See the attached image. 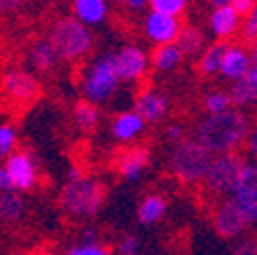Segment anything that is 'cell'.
I'll return each instance as SVG.
<instances>
[{
    "label": "cell",
    "mask_w": 257,
    "mask_h": 255,
    "mask_svg": "<svg viewBox=\"0 0 257 255\" xmlns=\"http://www.w3.org/2000/svg\"><path fill=\"white\" fill-rule=\"evenodd\" d=\"M251 133V120L241 108L206 114L196 124V139L214 155L239 151Z\"/></svg>",
    "instance_id": "obj_1"
},
{
    "label": "cell",
    "mask_w": 257,
    "mask_h": 255,
    "mask_svg": "<svg viewBox=\"0 0 257 255\" xmlns=\"http://www.w3.org/2000/svg\"><path fill=\"white\" fill-rule=\"evenodd\" d=\"M106 200V186L102 180L86 176L78 168L68 172V180L59 192V204L74 218H94Z\"/></svg>",
    "instance_id": "obj_2"
},
{
    "label": "cell",
    "mask_w": 257,
    "mask_h": 255,
    "mask_svg": "<svg viewBox=\"0 0 257 255\" xmlns=\"http://www.w3.org/2000/svg\"><path fill=\"white\" fill-rule=\"evenodd\" d=\"M214 153H210L196 137H186L170 151V172L184 186H200L210 170Z\"/></svg>",
    "instance_id": "obj_3"
},
{
    "label": "cell",
    "mask_w": 257,
    "mask_h": 255,
    "mask_svg": "<svg viewBox=\"0 0 257 255\" xmlns=\"http://www.w3.org/2000/svg\"><path fill=\"white\" fill-rule=\"evenodd\" d=\"M120 84L122 82L114 66V51H104L98 57H94L82 74L84 100L96 106L108 104L120 90Z\"/></svg>",
    "instance_id": "obj_4"
},
{
    "label": "cell",
    "mask_w": 257,
    "mask_h": 255,
    "mask_svg": "<svg viewBox=\"0 0 257 255\" xmlns=\"http://www.w3.org/2000/svg\"><path fill=\"white\" fill-rule=\"evenodd\" d=\"M49 39L63 61H84L94 49V33L76 17H61L49 29Z\"/></svg>",
    "instance_id": "obj_5"
},
{
    "label": "cell",
    "mask_w": 257,
    "mask_h": 255,
    "mask_svg": "<svg viewBox=\"0 0 257 255\" xmlns=\"http://www.w3.org/2000/svg\"><path fill=\"white\" fill-rule=\"evenodd\" d=\"M245 164H247V159L239 151L214 155L210 170L202 184L204 194L214 202L227 198V196H233Z\"/></svg>",
    "instance_id": "obj_6"
},
{
    "label": "cell",
    "mask_w": 257,
    "mask_h": 255,
    "mask_svg": "<svg viewBox=\"0 0 257 255\" xmlns=\"http://www.w3.org/2000/svg\"><path fill=\"white\" fill-rule=\"evenodd\" d=\"M210 218H212V229H214L216 237H220L224 241L241 239L243 233L251 227L243 208L239 206V202L233 196H227V198L214 202Z\"/></svg>",
    "instance_id": "obj_7"
},
{
    "label": "cell",
    "mask_w": 257,
    "mask_h": 255,
    "mask_svg": "<svg viewBox=\"0 0 257 255\" xmlns=\"http://www.w3.org/2000/svg\"><path fill=\"white\" fill-rule=\"evenodd\" d=\"M3 94L15 104H27L39 96V80L27 70H9L0 78Z\"/></svg>",
    "instance_id": "obj_8"
},
{
    "label": "cell",
    "mask_w": 257,
    "mask_h": 255,
    "mask_svg": "<svg viewBox=\"0 0 257 255\" xmlns=\"http://www.w3.org/2000/svg\"><path fill=\"white\" fill-rule=\"evenodd\" d=\"M149 55L139 45H124L114 51V66L122 84H133L145 78L149 70Z\"/></svg>",
    "instance_id": "obj_9"
},
{
    "label": "cell",
    "mask_w": 257,
    "mask_h": 255,
    "mask_svg": "<svg viewBox=\"0 0 257 255\" xmlns=\"http://www.w3.org/2000/svg\"><path fill=\"white\" fill-rule=\"evenodd\" d=\"M7 170H9V176L13 180V188L15 192H29L37 186V180H39V168H37V162L33 153H29L25 149H19L15 151L7 162H5Z\"/></svg>",
    "instance_id": "obj_10"
},
{
    "label": "cell",
    "mask_w": 257,
    "mask_h": 255,
    "mask_svg": "<svg viewBox=\"0 0 257 255\" xmlns=\"http://www.w3.org/2000/svg\"><path fill=\"white\" fill-rule=\"evenodd\" d=\"M233 198L239 202V206L243 208L249 225H257V164L255 162H247L241 178L237 182V188L233 192Z\"/></svg>",
    "instance_id": "obj_11"
},
{
    "label": "cell",
    "mask_w": 257,
    "mask_h": 255,
    "mask_svg": "<svg viewBox=\"0 0 257 255\" xmlns=\"http://www.w3.org/2000/svg\"><path fill=\"white\" fill-rule=\"evenodd\" d=\"M182 29H184V25L180 23V19L168 17L162 13H153V11L145 17V23H143L145 37L155 45L176 43L180 33H182Z\"/></svg>",
    "instance_id": "obj_12"
},
{
    "label": "cell",
    "mask_w": 257,
    "mask_h": 255,
    "mask_svg": "<svg viewBox=\"0 0 257 255\" xmlns=\"http://www.w3.org/2000/svg\"><path fill=\"white\" fill-rule=\"evenodd\" d=\"M170 98L164 92H159L155 88H143L137 96H135V104L133 108L141 114V118L149 124H155L159 120H164L170 112Z\"/></svg>",
    "instance_id": "obj_13"
},
{
    "label": "cell",
    "mask_w": 257,
    "mask_h": 255,
    "mask_svg": "<svg viewBox=\"0 0 257 255\" xmlns=\"http://www.w3.org/2000/svg\"><path fill=\"white\" fill-rule=\"evenodd\" d=\"M149 162H151L149 147L135 145V147H128L122 153H118L116 162H114V168H116V174L122 180L135 182V180H139L143 176V172L147 170Z\"/></svg>",
    "instance_id": "obj_14"
},
{
    "label": "cell",
    "mask_w": 257,
    "mask_h": 255,
    "mask_svg": "<svg viewBox=\"0 0 257 255\" xmlns=\"http://www.w3.org/2000/svg\"><path fill=\"white\" fill-rule=\"evenodd\" d=\"M145 126L147 122L141 118V114L135 108L120 110L110 120V135L118 143H135L145 133Z\"/></svg>",
    "instance_id": "obj_15"
},
{
    "label": "cell",
    "mask_w": 257,
    "mask_h": 255,
    "mask_svg": "<svg viewBox=\"0 0 257 255\" xmlns=\"http://www.w3.org/2000/svg\"><path fill=\"white\" fill-rule=\"evenodd\" d=\"M253 68V55L243 45H229L222 57L220 76L229 82H239Z\"/></svg>",
    "instance_id": "obj_16"
},
{
    "label": "cell",
    "mask_w": 257,
    "mask_h": 255,
    "mask_svg": "<svg viewBox=\"0 0 257 255\" xmlns=\"http://www.w3.org/2000/svg\"><path fill=\"white\" fill-rule=\"evenodd\" d=\"M27 59H29V66L33 68L35 72L49 74V72H53L57 68V63H59L61 57H59L55 45L51 43V39L43 37V39H35V43L29 47Z\"/></svg>",
    "instance_id": "obj_17"
},
{
    "label": "cell",
    "mask_w": 257,
    "mask_h": 255,
    "mask_svg": "<svg viewBox=\"0 0 257 255\" xmlns=\"http://www.w3.org/2000/svg\"><path fill=\"white\" fill-rule=\"evenodd\" d=\"M243 25L241 21V15L229 5V7H218V9H212L210 17H208V27L212 31V35L220 41L233 37L239 27Z\"/></svg>",
    "instance_id": "obj_18"
},
{
    "label": "cell",
    "mask_w": 257,
    "mask_h": 255,
    "mask_svg": "<svg viewBox=\"0 0 257 255\" xmlns=\"http://www.w3.org/2000/svg\"><path fill=\"white\" fill-rule=\"evenodd\" d=\"M229 94L233 98L235 108L243 110L245 106L257 104V63H253V68L249 70L245 78H241L239 82H233Z\"/></svg>",
    "instance_id": "obj_19"
},
{
    "label": "cell",
    "mask_w": 257,
    "mask_h": 255,
    "mask_svg": "<svg viewBox=\"0 0 257 255\" xmlns=\"http://www.w3.org/2000/svg\"><path fill=\"white\" fill-rule=\"evenodd\" d=\"M72 11L80 23L88 27H96L106 21L108 3L106 0H72Z\"/></svg>",
    "instance_id": "obj_20"
},
{
    "label": "cell",
    "mask_w": 257,
    "mask_h": 255,
    "mask_svg": "<svg viewBox=\"0 0 257 255\" xmlns=\"http://www.w3.org/2000/svg\"><path fill=\"white\" fill-rule=\"evenodd\" d=\"M166 212H168L166 196L157 194V192H149L139 202L137 220H139V225H143V227H151V225H157V222L166 216Z\"/></svg>",
    "instance_id": "obj_21"
},
{
    "label": "cell",
    "mask_w": 257,
    "mask_h": 255,
    "mask_svg": "<svg viewBox=\"0 0 257 255\" xmlns=\"http://www.w3.org/2000/svg\"><path fill=\"white\" fill-rule=\"evenodd\" d=\"M229 43L224 41H216V43H210L202 55L198 57V63H196V70L200 76L204 78H212L216 74H220V66H222V57H224V51H227Z\"/></svg>",
    "instance_id": "obj_22"
},
{
    "label": "cell",
    "mask_w": 257,
    "mask_h": 255,
    "mask_svg": "<svg viewBox=\"0 0 257 255\" xmlns=\"http://www.w3.org/2000/svg\"><path fill=\"white\" fill-rule=\"evenodd\" d=\"M182 59H184V53L176 43L157 45L153 49V53H151V66L157 72L168 74V72H174V70H178L182 66Z\"/></svg>",
    "instance_id": "obj_23"
},
{
    "label": "cell",
    "mask_w": 257,
    "mask_h": 255,
    "mask_svg": "<svg viewBox=\"0 0 257 255\" xmlns=\"http://www.w3.org/2000/svg\"><path fill=\"white\" fill-rule=\"evenodd\" d=\"M176 45L182 49L184 57H194V55H202V51L208 47L206 45V35H204V31H200L198 27H184L182 29V33L176 41Z\"/></svg>",
    "instance_id": "obj_24"
},
{
    "label": "cell",
    "mask_w": 257,
    "mask_h": 255,
    "mask_svg": "<svg viewBox=\"0 0 257 255\" xmlns=\"http://www.w3.org/2000/svg\"><path fill=\"white\" fill-rule=\"evenodd\" d=\"M27 214V202L21 192H5L3 194V214L0 222L3 225H19Z\"/></svg>",
    "instance_id": "obj_25"
},
{
    "label": "cell",
    "mask_w": 257,
    "mask_h": 255,
    "mask_svg": "<svg viewBox=\"0 0 257 255\" xmlns=\"http://www.w3.org/2000/svg\"><path fill=\"white\" fill-rule=\"evenodd\" d=\"M72 118H74V124L80 133H92L100 122V112L96 104H92L88 100H80L74 106Z\"/></svg>",
    "instance_id": "obj_26"
},
{
    "label": "cell",
    "mask_w": 257,
    "mask_h": 255,
    "mask_svg": "<svg viewBox=\"0 0 257 255\" xmlns=\"http://www.w3.org/2000/svg\"><path fill=\"white\" fill-rule=\"evenodd\" d=\"M235 108L233 106V98L227 90H210L204 94L202 98V110L206 114H220Z\"/></svg>",
    "instance_id": "obj_27"
},
{
    "label": "cell",
    "mask_w": 257,
    "mask_h": 255,
    "mask_svg": "<svg viewBox=\"0 0 257 255\" xmlns=\"http://www.w3.org/2000/svg\"><path fill=\"white\" fill-rule=\"evenodd\" d=\"M17 143H19V133L15 129V124L0 122V164L7 162L17 151Z\"/></svg>",
    "instance_id": "obj_28"
},
{
    "label": "cell",
    "mask_w": 257,
    "mask_h": 255,
    "mask_svg": "<svg viewBox=\"0 0 257 255\" xmlns=\"http://www.w3.org/2000/svg\"><path fill=\"white\" fill-rule=\"evenodd\" d=\"M149 7H151L153 13H162V15L180 19L186 13L188 0H151Z\"/></svg>",
    "instance_id": "obj_29"
},
{
    "label": "cell",
    "mask_w": 257,
    "mask_h": 255,
    "mask_svg": "<svg viewBox=\"0 0 257 255\" xmlns=\"http://www.w3.org/2000/svg\"><path fill=\"white\" fill-rule=\"evenodd\" d=\"M63 255H112V251L102 243H74L66 249Z\"/></svg>",
    "instance_id": "obj_30"
},
{
    "label": "cell",
    "mask_w": 257,
    "mask_h": 255,
    "mask_svg": "<svg viewBox=\"0 0 257 255\" xmlns=\"http://www.w3.org/2000/svg\"><path fill=\"white\" fill-rule=\"evenodd\" d=\"M141 251V241L137 235L126 233L116 241V255H139Z\"/></svg>",
    "instance_id": "obj_31"
},
{
    "label": "cell",
    "mask_w": 257,
    "mask_h": 255,
    "mask_svg": "<svg viewBox=\"0 0 257 255\" xmlns=\"http://www.w3.org/2000/svg\"><path fill=\"white\" fill-rule=\"evenodd\" d=\"M241 37L245 43H255L257 45V7L245 17L241 25Z\"/></svg>",
    "instance_id": "obj_32"
},
{
    "label": "cell",
    "mask_w": 257,
    "mask_h": 255,
    "mask_svg": "<svg viewBox=\"0 0 257 255\" xmlns=\"http://www.w3.org/2000/svg\"><path fill=\"white\" fill-rule=\"evenodd\" d=\"M231 255H257V235H243L237 239Z\"/></svg>",
    "instance_id": "obj_33"
},
{
    "label": "cell",
    "mask_w": 257,
    "mask_h": 255,
    "mask_svg": "<svg viewBox=\"0 0 257 255\" xmlns=\"http://www.w3.org/2000/svg\"><path fill=\"white\" fill-rule=\"evenodd\" d=\"M166 139L172 141L174 145L180 143V141H184V139H186V129H184V124H182V122H170V124L166 126Z\"/></svg>",
    "instance_id": "obj_34"
},
{
    "label": "cell",
    "mask_w": 257,
    "mask_h": 255,
    "mask_svg": "<svg viewBox=\"0 0 257 255\" xmlns=\"http://www.w3.org/2000/svg\"><path fill=\"white\" fill-rule=\"evenodd\" d=\"M245 149L249 153V162H255L257 164V124L251 126V133L245 141Z\"/></svg>",
    "instance_id": "obj_35"
},
{
    "label": "cell",
    "mask_w": 257,
    "mask_h": 255,
    "mask_svg": "<svg viewBox=\"0 0 257 255\" xmlns=\"http://www.w3.org/2000/svg\"><path fill=\"white\" fill-rule=\"evenodd\" d=\"M27 5V0H0V15L19 13Z\"/></svg>",
    "instance_id": "obj_36"
},
{
    "label": "cell",
    "mask_w": 257,
    "mask_h": 255,
    "mask_svg": "<svg viewBox=\"0 0 257 255\" xmlns=\"http://www.w3.org/2000/svg\"><path fill=\"white\" fill-rule=\"evenodd\" d=\"M231 7H233L241 17H247V15L257 7V0H231Z\"/></svg>",
    "instance_id": "obj_37"
},
{
    "label": "cell",
    "mask_w": 257,
    "mask_h": 255,
    "mask_svg": "<svg viewBox=\"0 0 257 255\" xmlns=\"http://www.w3.org/2000/svg\"><path fill=\"white\" fill-rule=\"evenodd\" d=\"M13 180L9 176V170L5 164H0V194H5V192H13Z\"/></svg>",
    "instance_id": "obj_38"
},
{
    "label": "cell",
    "mask_w": 257,
    "mask_h": 255,
    "mask_svg": "<svg viewBox=\"0 0 257 255\" xmlns=\"http://www.w3.org/2000/svg\"><path fill=\"white\" fill-rule=\"evenodd\" d=\"M82 243H100V237H98V231L96 229H84L82 231V237H80Z\"/></svg>",
    "instance_id": "obj_39"
},
{
    "label": "cell",
    "mask_w": 257,
    "mask_h": 255,
    "mask_svg": "<svg viewBox=\"0 0 257 255\" xmlns=\"http://www.w3.org/2000/svg\"><path fill=\"white\" fill-rule=\"evenodd\" d=\"M122 5H126L128 9H133V11H141L149 5V0H120Z\"/></svg>",
    "instance_id": "obj_40"
},
{
    "label": "cell",
    "mask_w": 257,
    "mask_h": 255,
    "mask_svg": "<svg viewBox=\"0 0 257 255\" xmlns=\"http://www.w3.org/2000/svg\"><path fill=\"white\" fill-rule=\"evenodd\" d=\"M208 5L212 9H218V7H229L231 5V0H208Z\"/></svg>",
    "instance_id": "obj_41"
},
{
    "label": "cell",
    "mask_w": 257,
    "mask_h": 255,
    "mask_svg": "<svg viewBox=\"0 0 257 255\" xmlns=\"http://www.w3.org/2000/svg\"><path fill=\"white\" fill-rule=\"evenodd\" d=\"M251 55H253V63H257V45L253 47V51H251Z\"/></svg>",
    "instance_id": "obj_42"
},
{
    "label": "cell",
    "mask_w": 257,
    "mask_h": 255,
    "mask_svg": "<svg viewBox=\"0 0 257 255\" xmlns=\"http://www.w3.org/2000/svg\"><path fill=\"white\" fill-rule=\"evenodd\" d=\"M0 214H3V194H0Z\"/></svg>",
    "instance_id": "obj_43"
},
{
    "label": "cell",
    "mask_w": 257,
    "mask_h": 255,
    "mask_svg": "<svg viewBox=\"0 0 257 255\" xmlns=\"http://www.w3.org/2000/svg\"><path fill=\"white\" fill-rule=\"evenodd\" d=\"M149 3H151V0H149Z\"/></svg>",
    "instance_id": "obj_44"
}]
</instances>
